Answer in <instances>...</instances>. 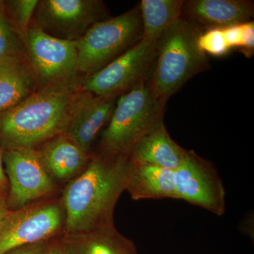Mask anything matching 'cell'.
<instances>
[{
    "label": "cell",
    "instance_id": "10",
    "mask_svg": "<svg viewBox=\"0 0 254 254\" xmlns=\"http://www.w3.org/2000/svg\"><path fill=\"white\" fill-rule=\"evenodd\" d=\"M105 16L104 4L98 0H43L32 24L54 38L76 41Z\"/></svg>",
    "mask_w": 254,
    "mask_h": 254
},
{
    "label": "cell",
    "instance_id": "19",
    "mask_svg": "<svg viewBox=\"0 0 254 254\" xmlns=\"http://www.w3.org/2000/svg\"><path fill=\"white\" fill-rule=\"evenodd\" d=\"M183 0H142L140 3L143 36L146 39L158 41L183 13Z\"/></svg>",
    "mask_w": 254,
    "mask_h": 254
},
{
    "label": "cell",
    "instance_id": "5",
    "mask_svg": "<svg viewBox=\"0 0 254 254\" xmlns=\"http://www.w3.org/2000/svg\"><path fill=\"white\" fill-rule=\"evenodd\" d=\"M143 27L139 9L95 23L76 41L79 74L99 71L140 41Z\"/></svg>",
    "mask_w": 254,
    "mask_h": 254
},
{
    "label": "cell",
    "instance_id": "3",
    "mask_svg": "<svg viewBox=\"0 0 254 254\" xmlns=\"http://www.w3.org/2000/svg\"><path fill=\"white\" fill-rule=\"evenodd\" d=\"M200 34L193 23L180 17L159 38L148 81L159 101L165 104L189 80L206 70V54L198 44Z\"/></svg>",
    "mask_w": 254,
    "mask_h": 254
},
{
    "label": "cell",
    "instance_id": "20",
    "mask_svg": "<svg viewBox=\"0 0 254 254\" xmlns=\"http://www.w3.org/2000/svg\"><path fill=\"white\" fill-rule=\"evenodd\" d=\"M25 46L11 24L4 3L0 2V63L13 58H26Z\"/></svg>",
    "mask_w": 254,
    "mask_h": 254
},
{
    "label": "cell",
    "instance_id": "29",
    "mask_svg": "<svg viewBox=\"0 0 254 254\" xmlns=\"http://www.w3.org/2000/svg\"><path fill=\"white\" fill-rule=\"evenodd\" d=\"M46 254H64L54 240L50 241Z\"/></svg>",
    "mask_w": 254,
    "mask_h": 254
},
{
    "label": "cell",
    "instance_id": "21",
    "mask_svg": "<svg viewBox=\"0 0 254 254\" xmlns=\"http://www.w3.org/2000/svg\"><path fill=\"white\" fill-rule=\"evenodd\" d=\"M38 2L37 0H16L7 1V7L4 6L11 24L23 38L31 26Z\"/></svg>",
    "mask_w": 254,
    "mask_h": 254
},
{
    "label": "cell",
    "instance_id": "11",
    "mask_svg": "<svg viewBox=\"0 0 254 254\" xmlns=\"http://www.w3.org/2000/svg\"><path fill=\"white\" fill-rule=\"evenodd\" d=\"M177 199L184 200L222 216L226 210V191L213 164L193 150L175 171Z\"/></svg>",
    "mask_w": 254,
    "mask_h": 254
},
{
    "label": "cell",
    "instance_id": "9",
    "mask_svg": "<svg viewBox=\"0 0 254 254\" xmlns=\"http://www.w3.org/2000/svg\"><path fill=\"white\" fill-rule=\"evenodd\" d=\"M3 165L9 193L6 205L9 211L53 196L57 184L42 165L36 148L3 150Z\"/></svg>",
    "mask_w": 254,
    "mask_h": 254
},
{
    "label": "cell",
    "instance_id": "6",
    "mask_svg": "<svg viewBox=\"0 0 254 254\" xmlns=\"http://www.w3.org/2000/svg\"><path fill=\"white\" fill-rule=\"evenodd\" d=\"M24 40L26 60L39 90L76 88V41L54 38L33 24Z\"/></svg>",
    "mask_w": 254,
    "mask_h": 254
},
{
    "label": "cell",
    "instance_id": "18",
    "mask_svg": "<svg viewBox=\"0 0 254 254\" xmlns=\"http://www.w3.org/2000/svg\"><path fill=\"white\" fill-rule=\"evenodd\" d=\"M36 80L26 58L0 63V113L16 106L36 92Z\"/></svg>",
    "mask_w": 254,
    "mask_h": 254
},
{
    "label": "cell",
    "instance_id": "2",
    "mask_svg": "<svg viewBox=\"0 0 254 254\" xmlns=\"http://www.w3.org/2000/svg\"><path fill=\"white\" fill-rule=\"evenodd\" d=\"M77 88L38 90L0 113V148H37L64 133Z\"/></svg>",
    "mask_w": 254,
    "mask_h": 254
},
{
    "label": "cell",
    "instance_id": "7",
    "mask_svg": "<svg viewBox=\"0 0 254 254\" xmlns=\"http://www.w3.org/2000/svg\"><path fill=\"white\" fill-rule=\"evenodd\" d=\"M65 220L61 197H50L9 211L0 230V254L54 240L63 233Z\"/></svg>",
    "mask_w": 254,
    "mask_h": 254
},
{
    "label": "cell",
    "instance_id": "27",
    "mask_svg": "<svg viewBox=\"0 0 254 254\" xmlns=\"http://www.w3.org/2000/svg\"><path fill=\"white\" fill-rule=\"evenodd\" d=\"M253 217L252 218V215L249 214L247 218H244L240 224V230L243 232L247 236L252 237L254 236V234L252 232V220H253Z\"/></svg>",
    "mask_w": 254,
    "mask_h": 254
},
{
    "label": "cell",
    "instance_id": "32",
    "mask_svg": "<svg viewBox=\"0 0 254 254\" xmlns=\"http://www.w3.org/2000/svg\"></svg>",
    "mask_w": 254,
    "mask_h": 254
},
{
    "label": "cell",
    "instance_id": "12",
    "mask_svg": "<svg viewBox=\"0 0 254 254\" xmlns=\"http://www.w3.org/2000/svg\"><path fill=\"white\" fill-rule=\"evenodd\" d=\"M115 99L78 91L64 134L83 151L93 154L92 145L100 130L109 123L116 105Z\"/></svg>",
    "mask_w": 254,
    "mask_h": 254
},
{
    "label": "cell",
    "instance_id": "1",
    "mask_svg": "<svg viewBox=\"0 0 254 254\" xmlns=\"http://www.w3.org/2000/svg\"><path fill=\"white\" fill-rule=\"evenodd\" d=\"M130 155L93 153L87 168L68 182L62 195L66 215L63 233H77L114 225V211L126 190Z\"/></svg>",
    "mask_w": 254,
    "mask_h": 254
},
{
    "label": "cell",
    "instance_id": "30",
    "mask_svg": "<svg viewBox=\"0 0 254 254\" xmlns=\"http://www.w3.org/2000/svg\"><path fill=\"white\" fill-rule=\"evenodd\" d=\"M6 188H3V187H0V190H4Z\"/></svg>",
    "mask_w": 254,
    "mask_h": 254
},
{
    "label": "cell",
    "instance_id": "26",
    "mask_svg": "<svg viewBox=\"0 0 254 254\" xmlns=\"http://www.w3.org/2000/svg\"><path fill=\"white\" fill-rule=\"evenodd\" d=\"M4 191L5 190H0V230L4 219L9 211L6 205V195H5Z\"/></svg>",
    "mask_w": 254,
    "mask_h": 254
},
{
    "label": "cell",
    "instance_id": "4",
    "mask_svg": "<svg viewBox=\"0 0 254 254\" xmlns=\"http://www.w3.org/2000/svg\"><path fill=\"white\" fill-rule=\"evenodd\" d=\"M165 105L155 98L148 81L125 92L116 102L98 151L131 154L136 143L163 119Z\"/></svg>",
    "mask_w": 254,
    "mask_h": 254
},
{
    "label": "cell",
    "instance_id": "17",
    "mask_svg": "<svg viewBox=\"0 0 254 254\" xmlns=\"http://www.w3.org/2000/svg\"><path fill=\"white\" fill-rule=\"evenodd\" d=\"M126 190L132 199L135 200L177 199L175 171L132 162Z\"/></svg>",
    "mask_w": 254,
    "mask_h": 254
},
{
    "label": "cell",
    "instance_id": "31",
    "mask_svg": "<svg viewBox=\"0 0 254 254\" xmlns=\"http://www.w3.org/2000/svg\"><path fill=\"white\" fill-rule=\"evenodd\" d=\"M136 254H138V253Z\"/></svg>",
    "mask_w": 254,
    "mask_h": 254
},
{
    "label": "cell",
    "instance_id": "14",
    "mask_svg": "<svg viewBox=\"0 0 254 254\" xmlns=\"http://www.w3.org/2000/svg\"><path fill=\"white\" fill-rule=\"evenodd\" d=\"M64 254H136V246L115 225L77 233H63L55 239Z\"/></svg>",
    "mask_w": 254,
    "mask_h": 254
},
{
    "label": "cell",
    "instance_id": "15",
    "mask_svg": "<svg viewBox=\"0 0 254 254\" xmlns=\"http://www.w3.org/2000/svg\"><path fill=\"white\" fill-rule=\"evenodd\" d=\"M189 19L210 28H223L252 21L253 1L247 0H190L183 12Z\"/></svg>",
    "mask_w": 254,
    "mask_h": 254
},
{
    "label": "cell",
    "instance_id": "25",
    "mask_svg": "<svg viewBox=\"0 0 254 254\" xmlns=\"http://www.w3.org/2000/svg\"><path fill=\"white\" fill-rule=\"evenodd\" d=\"M50 241L33 244V245L23 246V247L10 251L6 254H46Z\"/></svg>",
    "mask_w": 254,
    "mask_h": 254
},
{
    "label": "cell",
    "instance_id": "22",
    "mask_svg": "<svg viewBox=\"0 0 254 254\" xmlns=\"http://www.w3.org/2000/svg\"><path fill=\"white\" fill-rule=\"evenodd\" d=\"M198 44L205 54L214 56H222L230 50L224 37L223 32L220 28H210L198 36Z\"/></svg>",
    "mask_w": 254,
    "mask_h": 254
},
{
    "label": "cell",
    "instance_id": "13",
    "mask_svg": "<svg viewBox=\"0 0 254 254\" xmlns=\"http://www.w3.org/2000/svg\"><path fill=\"white\" fill-rule=\"evenodd\" d=\"M43 168L55 183L69 182L87 168L88 154L64 133L54 137L36 148Z\"/></svg>",
    "mask_w": 254,
    "mask_h": 254
},
{
    "label": "cell",
    "instance_id": "16",
    "mask_svg": "<svg viewBox=\"0 0 254 254\" xmlns=\"http://www.w3.org/2000/svg\"><path fill=\"white\" fill-rule=\"evenodd\" d=\"M187 153L173 141L163 123V119L140 140L132 150V162L146 164L175 171Z\"/></svg>",
    "mask_w": 254,
    "mask_h": 254
},
{
    "label": "cell",
    "instance_id": "8",
    "mask_svg": "<svg viewBox=\"0 0 254 254\" xmlns=\"http://www.w3.org/2000/svg\"><path fill=\"white\" fill-rule=\"evenodd\" d=\"M157 42L142 38L99 71L80 78L78 91L116 98L147 81L154 64Z\"/></svg>",
    "mask_w": 254,
    "mask_h": 254
},
{
    "label": "cell",
    "instance_id": "24",
    "mask_svg": "<svg viewBox=\"0 0 254 254\" xmlns=\"http://www.w3.org/2000/svg\"><path fill=\"white\" fill-rule=\"evenodd\" d=\"M224 37L230 49L240 48L242 41V28L241 24L223 28Z\"/></svg>",
    "mask_w": 254,
    "mask_h": 254
},
{
    "label": "cell",
    "instance_id": "28",
    "mask_svg": "<svg viewBox=\"0 0 254 254\" xmlns=\"http://www.w3.org/2000/svg\"><path fill=\"white\" fill-rule=\"evenodd\" d=\"M7 179L5 175L4 165H3L2 150L0 148V187L6 188Z\"/></svg>",
    "mask_w": 254,
    "mask_h": 254
},
{
    "label": "cell",
    "instance_id": "23",
    "mask_svg": "<svg viewBox=\"0 0 254 254\" xmlns=\"http://www.w3.org/2000/svg\"><path fill=\"white\" fill-rule=\"evenodd\" d=\"M242 41L240 48L245 55H252L254 49V23L248 21L241 24Z\"/></svg>",
    "mask_w": 254,
    "mask_h": 254
}]
</instances>
